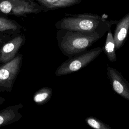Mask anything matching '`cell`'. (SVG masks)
<instances>
[{
	"instance_id": "obj_1",
	"label": "cell",
	"mask_w": 129,
	"mask_h": 129,
	"mask_svg": "<svg viewBox=\"0 0 129 129\" xmlns=\"http://www.w3.org/2000/svg\"><path fill=\"white\" fill-rule=\"evenodd\" d=\"M118 21H108L104 17L92 14H69L57 21L54 26L58 29H65L86 33H104Z\"/></svg>"
},
{
	"instance_id": "obj_2",
	"label": "cell",
	"mask_w": 129,
	"mask_h": 129,
	"mask_svg": "<svg viewBox=\"0 0 129 129\" xmlns=\"http://www.w3.org/2000/svg\"><path fill=\"white\" fill-rule=\"evenodd\" d=\"M103 34L58 29L56 37L60 50L69 58L87 51V48L99 40Z\"/></svg>"
},
{
	"instance_id": "obj_3",
	"label": "cell",
	"mask_w": 129,
	"mask_h": 129,
	"mask_svg": "<svg viewBox=\"0 0 129 129\" xmlns=\"http://www.w3.org/2000/svg\"><path fill=\"white\" fill-rule=\"evenodd\" d=\"M102 52V47H97L69 57L56 69L55 75L60 77L77 72L94 61Z\"/></svg>"
},
{
	"instance_id": "obj_4",
	"label": "cell",
	"mask_w": 129,
	"mask_h": 129,
	"mask_svg": "<svg viewBox=\"0 0 129 129\" xmlns=\"http://www.w3.org/2000/svg\"><path fill=\"white\" fill-rule=\"evenodd\" d=\"M42 11L43 7L35 0H0V16L26 17Z\"/></svg>"
},
{
	"instance_id": "obj_5",
	"label": "cell",
	"mask_w": 129,
	"mask_h": 129,
	"mask_svg": "<svg viewBox=\"0 0 129 129\" xmlns=\"http://www.w3.org/2000/svg\"><path fill=\"white\" fill-rule=\"evenodd\" d=\"M23 56L17 53L12 60L0 63V91L11 92L19 75L23 62Z\"/></svg>"
},
{
	"instance_id": "obj_6",
	"label": "cell",
	"mask_w": 129,
	"mask_h": 129,
	"mask_svg": "<svg viewBox=\"0 0 129 129\" xmlns=\"http://www.w3.org/2000/svg\"><path fill=\"white\" fill-rule=\"evenodd\" d=\"M25 41V35L20 34L5 41L0 47V63H4L13 59Z\"/></svg>"
},
{
	"instance_id": "obj_7",
	"label": "cell",
	"mask_w": 129,
	"mask_h": 129,
	"mask_svg": "<svg viewBox=\"0 0 129 129\" xmlns=\"http://www.w3.org/2000/svg\"><path fill=\"white\" fill-rule=\"evenodd\" d=\"M106 72L112 90L118 95L129 101V83L116 69L107 66Z\"/></svg>"
},
{
	"instance_id": "obj_8",
	"label": "cell",
	"mask_w": 129,
	"mask_h": 129,
	"mask_svg": "<svg viewBox=\"0 0 129 129\" xmlns=\"http://www.w3.org/2000/svg\"><path fill=\"white\" fill-rule=\"evenodd\" d=\"M23 107L21 103L9 106L0 110V127L11 124L22 118L19 112Z\"/></svg>"
},
{
	"instance_id": "obj_9",
	"label": "cell",
	"mask_w": 129,
	"mask_h": 129,
	"mask_svg": "<svg viewBox=\"0 0 129 129\" xmlns=\"http://www.w3.org/2000/svg\"><path fill=\"white\" fill-rule=\"evenodd\" d=\"M113 35L116 49L120 48L126 40L129 32V13L118 20Z\"/></svg>"
},
{
	"instance_id": "obj_10",
	"label": "cell",
	"mask_w": 129,
	"mask_h": 129,
	"mask_svg": "<svg viewBox=\"0 0 129 129\" xmlns=\"http://www.w3.org/2000/svg\"><path fill=\"white\" fill-rule=\"evenodd\" d=\"M43 8V12H47L69 7L80 4L82 0H35Z\"/></svg>"
},
{
	"instance_id": "obj_11",
	"label": "cell",
	"mask_w": 129,
	"mask_h": 129,
	"mask_svg": "<svg viewBox=\"0 0 129 129\" xmlns=\"http://www.w3.org/2000/svg\"><path fill=\"white\" fill-rule=\"evenodd\" d=\"M23 28L16 21L6 16H0V33L18 34Z\"/></svg>"
},
{
	"instance_id": "obj_12",
	"label": "cell",
	"mask_w": 129,
	"mask_h": 129,
	"mask_svg": "<svg viewBox=\"0 0 129 129\" xmlns=\"http://www.w3.org/2000/svg\"><path fill=\"white\" fill-rule=\"evenodd\" d=\"M103 48L104 51L108 60L110 62H115L117 60L116 48L113 36L111 31V28L108 30L106 35L105 42Z\"/></svg>"
},
{
	"instance_id": "obj_13",
	"label": "cell",
	"mask_w": 129,
	"mask_h": 129,
	"mask_svg": "<svg viewBox=\"0 0 129 129\" xmlns=\"http://www.w3.org/2000/svg\"><path fill=\"white\" fill-rule=\"evenodd\" d=\"M52 95V89L50 87H43L37 91L33 95L34 102L38 105L46 103L51 99Z\"/></svg>"
},
{
	"instance_id": "obj_14",
	"label": "cell",
	"mask_w": 129,
	"mask_h": 129,
	"mask_svg": "<svg viewBox=\"0 0 129 129\" xmlns=\"http://www.w3.org/2000/svg\"><path fill=\"white\" fill-rule=\"evenodd\" d=\"M85 122L89 126L95 129H111V127L109 125L93 116H89L86 118Z\"/></svg>"
},
{
	"instance_id": "obj_15",
	"label": "cell",
	"mask_w": 129,
	"mask_h": 129,
	"mask_svg": "<svg viewBox=\"0 0 129 129\" xmlns=\"http://www.w3.org/2000/svg\"><path fill=\"white\" fill-rule=\"evenodd\" d=\"M5 101V99L3 97L0 95V106L4 103Z\"/></svg>"
},
{
	"instance_id": "obj_16",
	"label": "cell",
	"mask_w": 129,
	"mask_h": 129,
	"mask_svg": "<svg viewBox=\"0 0 129 129\" xmlns=\"http://www.w3.org/2000/svg\"><path fill=\"white\" fill-rule=\"evenodd\" d=\"M5 41H3V39L0 37V47L2 45V44L5 42Z\"/></svg>"
}]
</instances>
